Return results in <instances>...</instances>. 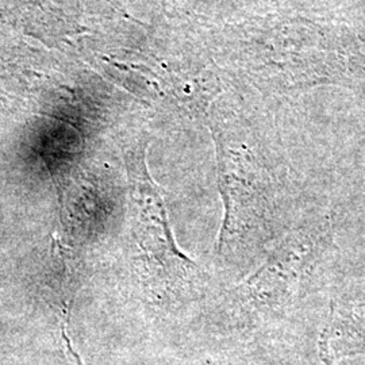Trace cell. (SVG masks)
Segmentation results:
<instances>
[{
	"label": "cell",
	"instance_id": "obj_4",
	"mask_svg": "<svg viewBox=\"0 0 365 365\" xmlns=\"http://www.w3.org/2000/svg\"><path fill=\"white\" fill-rule=\"evenodd\" d=\"M182 365H306L298 357L265 345H250L240 349L194 356Z\"/></svg>",
	"mask_w": 365,
	"mask_h": 365
},
{
	"label": "cell",
	"instance_id": "obj_3",
	"mask_svg": "<svg viewBox=\"0 0 365 365\" xmlns=\"http://www.w3.org/2000/svg\"><path fill=\"white\" fill-rule=\"evenodd\" d=\"M365 354V302L334 303L318 339V356L325 365Z\"/></svg>",
	"mask_w": 365,
	"mask_h": 365
},
{
	"label": "cell",
	"instance_id": "obj_1",
	"mask_svg": "<svg viewBox=\"0 0 365 365\" xmlns=\"http://www.w3.org/2000/svg\"><path fill=\"white\" fill-rule=\"evenodd\" d=\"M130 175L131 241L146 282L175 299L195 298L203 271L178 247L164 199L144 163L138 161Z\"/></svg>",
	"mask_w": 365,
	"mask_h": 365
},
{
	"label": "cell",
	"instance_id": "obj_2",
	"mask_svg": "<svg viewBox=\"0 0 365 365\" xmlns=\"http://www.w3.org/2000/svg\"><path fill=\"white\" fill-rule=\"evenodd\" d=\"M327 225H306L280 241L268 257L235 289L247 312L272 314L292 303L313 272L327 240Z\"/></svg>",
	"mask_w": 365,
	"mask_h": 365
}]
</instances>
